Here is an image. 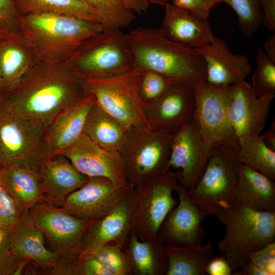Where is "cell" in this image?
<instances>
[{
	"instance_id": "41",
	"label": "cell",
	"mask_w": 275,
	"mask_h": 275,
	"mask_svg": "<svg viewBox=\"0 0 275 275\" xmlns=\"http://www.w3.org/2000/svg\"><path fill=\"white\" fill-rule=\"evenodd\" d=\"M75 275H111V273L94 256L77 257Z\"/></svg>"
},
{
	"instance_id": "49",
	"label": "cell",
	"mask_w": 275,
	"mask_h": 275,
	"mask_svg": "<svg viewBox=\"0 0 275 275\" xmlns=\"http://www.w3.org/2000/svg\"><path fill=\"white\" fill-rule=\"evenodd\" d=\"M265 53L269 59L275 63V34L265 41L264 44Z\"/></svg>"
},
{
	"instance_id": "10",
	"label": "cell",
	"mask_w": 275,
	"mask_h": 275,
	"mask_svg": "<svg viewBox=\"0 0 275 275\" xmlns=\"http://www.w3.org/2000/svg\"><path fill=\"white\" fill-rule=\"evenodd\" d=\"M194 89L193 121L205 143L212 149L219 145H237L229 117L232 85H215L205 81Z\"/></svg>"
},
{
	"instance_id": "7",
	"label": "cell",
	"mask_w": 275,
	"mask_h": 275,
	"mask_svg": "<svg viewBox=\"0 0 275 275\" xmlns=\"http://www.w3.org/2000/svg\"><path fill=\"white\" fill-rule=\"evenodd\" d=\"M238 145H219L211 151L198 183L187 189L194 203L207 214L216 215L236 198L240 164Z\"/></svg>"
},
{
	"instance_id": "50",
	"label": "cell",
	"mask_w": 275,
	"mask_h": 275,
	"mask_svg": "<svg viewBox=\"0 0 275 275\" xmlns=\"http://www.w3.org/2000/svg\"><path fill=\"white\" fill-rule=\"evenodd\" d=\"M211 9L222 2V0H204Z\"/></svg>"
},
{
	"instance_id": "21",
	"label": "cell",
	"mask_w": 275,
	"mask_h": 275,
	"mask_svg": "<svg viewBox=\"0 0 275 275\" xmlns=\"http://www.w3.org/2000/svg\"><path fill=\"white\" fill-rule=\"evenodd\" d=\"M202 57L206 81L215 85H233L244 80L252 71L248 59L231 52L223 40L214 37L209 44L196 48Z\"/></svg>"
},
{
	"instance_id": "6",
	"label": "cell",
	"mask_w": 275,
	"mask_h": 275,
	"mask_svg": "<svg viewBox=\"0 0 275 275\" xmlns=\"http://www.w3.org/2000/svg\"><path fill=\"white\" fill-rule=\"evenodd\" d=\"M141 71L134 67L124 73L108 77L82 79L86 93L97 104L127 128H149L144 104L139 94Z\"/></svg>"
},
{
	"instance_id": "4",
	"label": "cell",
	"mask_w": 275,
	"mask_h": 275,
	"mask_svg": "<svg viewBox=\"0 0 275 275\" xmlns=\"http://www.w3.org/2000/svg\"><path fill=\"white\" fill-rule=\"evenodd\" d=\"M46 128L25 118L0 99V168L22 167L38 173L46 159Z\"/></svg>"
},
{
	"instance_id": "51",
	"label": "cell",
	"mask_w": 275,
	"mask_h": 275,
	"mask_svg": "<svg viewBox=\"0 0 275 275\" xmlns=\"http://www.w3.org/2000/svg\"><path fill=\"white\" fill-rule=\"evenodd\" d=\"M171 0H148L150 4H156L160 5L162 6H165L167 4L169 3Z\"/></svg>"
},
{
	"instance_id": "38",
	"label": "cell",
	"mask_w": 275,
	"mask_h": 275,
	"mask_svg": "<svg viewBox=\"0 0 275 275\" xmlns=\"http://www.w3.org/2000/svg\"><path fill=\"white\" fill-rule=\"evenodd\" d=\"M21 266L12 248L8 231L0 228V275L20 274Z\"/></svg>"
},
{
	"instance_id": "19",
	"label": "cell",
	"mask_w": 275,
	"mask_h": 275,
	"mask_svg": "<svg viewBox=\"0 0 275 275\" xmlns=\"http://www.w3.org/2000/svg\"><path fill=\"white\" fill-rule=\"evenodd\" d=\"M195 97L193 87L172 84L157 99L144 105L151 127L174 134L193 120Z\"/></svg>"
},
{
	"instance_id": "24",
	"label": "cell",
	"mask_w": 275,
	"mask_h": 275,
	"mask_svg": "<svg viewBox=\"0 0 275 275\" xmlns=\"http://www.w3.org/2000/svg\"><path fill=\"white\" fill-rule=\"evenodd\" d=\"M160 28L164 34L177 43L197 48L214 39L208 19L193 15L173 4H167Z\"/></svg>"
},
{
	"instance_id": "29",
	"label": "cell",
	"mask_w": 275,
	"mask_h": 275,
	"mask_svg": "<svg viewBox=\"0 0 275 275\" xmlns=\"http://www.w3.org/2000/svg\"><path fill=\"white\" fill-rule=\"evenodd\" d=\"M128 129L101 108L95 101L88 115L84 133L103 149L119 152Z\"/></svg>"
},
{
	"instance_id": "44",
	"label": "cell",
	"mask_w": 275,
	"mask_h": 275,
	"mask_svg": "<svg viewBox=\"0 0 275 275\" xmlns=\"http://www.w3.org/2000/svg\"><path fill=\"white\" fill-rule=\"evenodd\" d=\"M262 23L268 31H275V0H261Z\"/></svg>"
},
{
	"instance_id": "48",
	"label": "cell",
	"mask_w": 275,
	"mask_h": 275,
	"mask_svg": "<svg viewBox=\"0 0 275 275\" xmlns=\"http://www.w3.org/2000/svg\"><path fill=\"white\" fill-rule=\"evenodd\" d=\"M259 136L263 142L269 148L275 151V122L273 121L269 127V129L265 132L260 134Z\"/></svg>"
},
{
	"instance_id": "2",
	"label": "cell",
	"mask_w": 275,
	"mask_h": 275,
	"mask_svg": "<svg viewBox=\"0 0 275 275\" xmlns=\"http://www.w3.org/2000/svg\"><path fill=\"white\" fill-rule=\"evenodd\" d=\"M125 36L134 67L140 71H153L173 84L193 88L206 81L205 63L200 53L171 40L160 28H139Z\"/></svg>"
},
{
	"instance_id": "46",
	"label": "cell",
	"mask_w": 275,
	"mask_h": 275,
	"mask_svg": "<svg viewBox=\"0 0 275 275\" xmlns=\"http://www.w3.org/2000/svg\"><path fill=\"white\" fill-rule=\"evenodd\" d=\"M127 8L133 12L142 14L149 8L148 0H122Z\"/></svg>"
},
{
	"instance_id": "35",
	"label": "cell",
	"mask_w": 275,
	"mask_h": 275,
	"mask_svg": "<svg viewBox=\"0 0 275 275\" xmlns=\"http://www.w3.org/2000/svg\"><path fill=\"white\" fill-rule=\"evenodd\" d=\"M256 67L252 77L251 85L258 96L274 94L275 63L266 56L262 48L258 50Z\"/></svg>"
},
{
	"instance_id": "12",
	"label": "cell",
	"mask_w": 275,
	"mask_h": 275,
	"mask_svg": "<svg viewBox=\"0 0 275 275\" xmlns=\"http://www.w3.org/2000/svg\"><path fill=\"white\" fill-rule=\"evenodd\" d=\"M28 212L52 251L67 258L77 257L82 236L95 221L78 218L45 202L36 203Z\"/></svg>"
},
{
	"instance_id": "17",
	"label": "cell",
	"mask_w": 275,
	"mask_h": 275,
	"mask_svg": "<svg viewBox=\"0 0 275 275\" xmlns=\"http://www.w3.org/2000/svg\"><path fill=\"white\" fill-rule=\"evenodd\" d=\"M177 206L168 214L157 233L163 244L193 247L202 244L205 232L201 226L207 214L193 201L188 189L178 185Z\"/></svg>"
},
{
	"instance_id": "5",
	"label": "cell",
	"mask_w": 275,
	"mask_h": 275,
	"mask_svg": "<svg viewBox=\"0 0 275 275\" xmlns=\"http://www.w3.org/2000/svg\"><path fill=\"white\" fill-rule=\"evenodd\" d=\"M81 79L118 75L134 67L125 34L106 28L83 43L71 55L67 66Z\"/></svg>"
},
{
	"instance_id": "43",
	"label": "cell",
	"mask_w": 275,
	"mask_h": 275,
	"mask_svg": "<svg viewBox=\"0 0 275 275\" xmlns=\"http://www.w3.org/2000/svg\"><path fill=\"white\" fill-rule=\"evenodd\" d=\"M233 270L223 256L212 257L205 268V273L208 275H231Z\"/></svg>"
},
{
	"instance_id": "13",
	"label": "cell",
	"mask_w": 275,
	"mask_h": 275,
	"mask_svg": "<svg viewBox=\"0 0 275 275\" xmlns=\"http://www.w3.org/2000/svg\"><path fill=\"white\" fill-rule=\"evenodd\" d=\"M136 205L135 187L129 184L120 203L110 212L94 221L86 230L77 257L91 256L110 243H115L123 248L134 227Z\"/></svg>"
},
{
	"instance_id": "45",
	"label": "cell",
	"mask_w": 275,
	"mask_h": 275,
	"mask_svg": "<svg viewBox=\"0 0 275 275\" xmlns=\"http://www.w3.org/2000/svg\"><path fill=\"white\" fill-rule=\"evenodd\" d=\"M16 14L14 0H0V23L10 22Z\"/></svg>"
},
{
	"instance_id": "28",
	"label": "cell",
	"mask_w": 275,
	"mask_h": 275,
	"mask_svg": "<svg viewBox=\"0 0 275 275\" xmlns=\"http://www.w3.org/2000/svg\"><path fill=\"white\" fill-rule=\"evenodd\" d=\"M0 185L14 199L22 212L44 202L38 173L22 167L0 168Z\"/></svg>"
},
{
	"instance_id": "14",
	"label": "cell",
	"mask_w": 275,
	"mask_h": 275,
	"mask_svg": "<svg viewBox=\"0 0 275 275\" xmlns=\"http://www.w3.org/2000/svg\"><path fill=\"white\" fill-rule=\"evenodd\" d=\"M211 150L193 120L173 135L168 168L178 169L175 172L180 185L187 189L196 186L204 171Z\"/></svg>"
},
{
	"instance_id": "3",
	"label": "cell",
	"mask_w": 275,
	"mask_h": 275,
	"mask_svg": "<svg viewBox=\"0 0 275 275\" xmlns=\"http://www.w3.org/2000/svg\"><path fill=\"white\" fill-rule=\"evenodd\" d=\"M216 216L225 227L217 249L233 271L249 260L250 253L275 242V212L254 210L236 197Z\"/></svg>"
},
{
	"instance_id": "53",
	"label": "cell",
	"mask_w": 275,
	"mask_h": 275,
	"mask_svg": "<svg viewBox=\"0 0 275 275\" xmlns=\"http://www.w3.org/2000/svg\"><path fill=\"white\" fill-rule=\"evenodd\" d=\"M82 1H85V0H82Z\"/></svg>"
},
{
	"instance_id": "9",
	"label": "cell",
	"mask_w": 275,
	"mask_h": 275,
	"mask_svg": "<svg viewBox=\"0 0 275 275\" xmlns=\"http://www.w3.org/2000/svg\"><path fill=\"white\" fill-rule=\"evenodd\" d=\"M23 30L38 48L48 52L72 55L85 41L105 29L99 22L51 13L25 15Z\"/></svg>"
},
{
	"instance_id": "22",
	"label": "cell",
	"mask_w": 275,
	"mask_h": 275,
	"mask_svg": "<svg viewBox=\"0 0 275 275\" xmlns=\"http://www.w3.org/2000/svg\"><path fill=\"white\" fill-rule=\"evenodd\" d=\"M95 102L94 96L86 93L77 102L60 114L46 128V158L61 153L84 133L88 115Z\"/></svg>"
},
{
	"instance_id": "32",
	"label": "cell",
	"mask_w": 275,
	"mask_h": 275,
	"mask_svg": "<svg viewBox=\"0 0 275 275\" xmlns=\"http://www.w3.org/2000/svg\"><path fill=\"white\" fill-rule=\"evenodd\" d=\"M239 159L271 179H275V151L263 142L259 134L240 138L238 140Z\"/></svg>"
},
{
	"instance_id": "34",
	"label": "cell",
	"mask_w": 275,
	"mask_h": 275,
	"mask_svg": "<svg viewBox=\"0 0 275 275\" xmlns=\"http://www.w3.org/2000/svg\"><path fill=\"white\" fill-rule=\"evenodd\" d=\"M261 0H222L229 5L238 17V24L242 34L253 35L262 23Z\"/></svg>"
},
{
	"instance_id": "30",
	"label": "cell",
	"mask_w": 275,
	"mask_h": 275,
	"mask_svg": "<svg viewBox=\"0 0 275 275\" xmlns=\"http://www.w3.org/2000/svg\"><path fill=\"white\" fill-rule=\"evenodd\" d=\"M163 248L168 261L166 275H206V266L213 257L210 241L193 247L164 244Z\"/></svg>"
},
{
	"instance_id": "39",
	"label": "cell",
	"mask_w": 275,
	"mask_h": 275,
	"mask_svg": "<svg viewBox=\"0 0 275 275\" xmlns=\"http://www.w3.org/2000/svg\"><path fill=\"white\" fill-rule=\"evenodd\" d=\"M22 213L17 202L0 185V228L10 231Z\"/></svg>"
},
{
	"instance_id": "25",
	"label": "cell",
	"mask_w": 275,
	"mask_h": 275,
	"mask_svg": "<svg viewBox=\"0 0 275 275\" xmlns=\"http://www.w3.org/2000/svg\"><path fill=\"white\" fill-rule=\"evenodd\" d=\"M237 198L259 211L275 212V183L266 175L241 164L236 186Z\"/></svg>"
},
{
	"instance_id": "15",
	"label": "cell",
	"mask_w": 275,
	"mask_h": 275,
	"mask_svg": "<svg viewBox=\"0 0 275 275\" xmlns=\"http://www.w3.org/2000/svg\"><path fill=\"white\" fill-rule=\"evenodd\" d=\"M129 184H117L104 177L89 178L80 187L68 195L61 207L70 214L96 220L112 211L126 194Z\"/></svg>"
},
{
	"instance_id": "27",
	"label": "cell",
	"mask_w": 275,
	"mask_h": 275,
	"mask_svg": "<svg viewBox=\"0 0 275 275\" xmlns=\"http://www.w3.org/2000/svg\"><path fill=\"white\" fill-rule=\"evenodd\" d=\"M31 54L16 35L0 30V78L3 95L12 90L30 69Z\"/></svg>"
},
{
	"instance_id": "36",
	"label": "cell",
	"mask_w": 275,
	"mask_h": 275,
	"mask_svg": "<svg viewBox=\"0 0 275 275\" xmlns=\"http://www.w3.org/2000/svg\"><path fill=\"white\" fill-rule=\"evenodd\" d=\"M91 256L95 257L111 275L132 274L129 261L123 248L115 243L103 245Z\"/></svg>"
},
{
	"instance_id": "54",
	"label": "cell",
	"mask_w": 275,
	"mask_h": 275,
	"mask_svg": "<svg viewBox=\"0 0 275 275\" xmlns=\"http://www.w3.org/2000/svg\"></svg>"
},
{
	"instance_id": "23",
	"label": "cell",
	"mask_w": 275,
	"mask_h": 275,
	"mask_svg": "<svg viewBox=\"0 0 275 275\" xmlns=\"http://www.w3.org/2000/svg\"><path fill=\"white\" fill-rule=\"evenodd\" d=\"M38 174L45 202L60 206L70 194L82 186L89 177L80 173L63 154L44 160Z\"/></svg>"
},
{
	"instance_id": "11",
	"label": "cell",
	"mask_w": 275,
	"mask_h": 275,
	"mask_svg": "<svg viewBox=\"0 0 275 275\" xmlns=\"http://www.w3.org/2000/svg\"><path fill=\"white\" fill-rule=\"evenodd\" d=\"M178 183L176 172L169 169L146 184L135 187L136 205L132 231L141 240L158 238L162 223L178 203L173 196Z\"/></svg>"
},
{
	"instance_id": "37",
	"label": "cell",
	"mask_w": 275,
	"mask_h": 275,
	"mask_svg": "<svg viewBox=\"0 0 275 275\" xmlns=\"http://www.w3.org/2000/svg\"><path fill=\"white\" fill-rule=\"evenodd\" d=\"M172 84L167 78L156 72L141 71L139 90L144 105L157 99Z\"/></svg>"
},
{
	"instance_id": "8",
	"label": "cell",
	"mask_w": 275,
	"mask_h": 275,
	"mask_svg": "<svg viewBox=\"0 0 275 275\" xmlns=\"http://www.w3.org/2000/svg\"><path fill=\"white\" fill-rule=\"evenodd\" d=\"M172 136L152 127L128 128L119 151L128 184L142 186L169 169Z\"/></svg>"
},
{
	"instance_id": "26",
	"label": "cell",
	"mask_w": 275,
	"mask_h": 275,
	"mask_svg": "<svg viewBox=\"0 0 275 275\" xmlns=\"http://www.w3.org/2000/svg\"><path fill=\"white\" fill-rule=\"evenodd\" d=\"M123 250L129 261L132 274L166 275L168 261L163 244L158 238L142 240L132 231Z\"/></svg>"
},
{
	"instance_id": "20",
	"label": "cell",
	"mask_w": 275,
	"mask_h": 275,
	"mask_svg": "<svg viewBox=\"0 0 275 275\" xmlns=\"http://www.w3.org/2000/svg\"><path fill=\"white\" fill-rule=\"evenodd\" d=\"M274 97L272 94L258 96L245 80L232 85L229 117L237 140L261 134Z\"/></svg>"
},
{
	"instance_id": "1",
	"label": "cell",
	"mask_w": 275,
	"mask_h": 275,
	"mask_svg": "<svg viewBox=\"0 0 275 275\" xmlns=\"http://www.w3.org/2000/svg\"><path fill=\"white\" fill-rule=\"evenodd\" d=\"M82 79L68 66H37L2 96L17 113L47 128L64 110L86 94Z\"/></svg>"
},
{
	"instance_id": "47",
	"label": "cell",
	"mask_w": 275,
	"mask_h": 275,
	"mask_svg": "<svg viewBox=\"0 0 275 275\" xmlns=\"http://www.w3.org/2000/svg\"><path fill=\"white\" fill-rule=\"evenodd\" d=\"M232 273L233 275H267L262 269L251 261H247L239 269Z\"/></svg>"
},
{
	"instance_id": "18",
	"label": "cell",
	"mask_w": 275,
	"mask_h": 275,
	"mask_svg": "<svg viewBox=\"0 0 275 275\" xmlns=\"http://www.w3.org/2000/svg\"><path fill=\"white\" fill-rule=\"evenodd\" d=\"M59 153L64 155L80 173L89 178L104 177L119 185L129 184L119 152L103 149L85 133Z\"/></svg>"
},
{
	"instance_id": "33",
	"label": "cell",
	"mask_w": 275,
	"mask_h": 275,
	"mask_svg": "<svg viewBox=\"0 0 275 275\" xmlns=\"http://www.w3.org/2000/svg\"><path fill=\"white\" fill-rule=\"evenodd\" d=\"M93 10L98 22L106 28L121 29L128 26L135 18L134 12L122 0H85Z\"/></svg>"
},
{
	"instance_id": "42",
	"label": "cell",
	"mask_w": 275,
	"mask_h": 275,
	"mask_svg": "<svg viewBox=\"0 0 275 275\" xmlns=\"http://www.w3.org/2000/svg\"><path fill=\"white\" fill-rule=\"evenodd\" d=\"M177 7L193 15L208 19L211 10L204 0H171Z\"/></svg>"
},
{
	"instance_id": "52",
	"label": "cell",
	"mask_w": 275,
	"mask_h": 275,
	"mask_svg": "<svg viewBox=\"0 0 275 275\" xmlns=\"http://www.w3.org/2000/svg\"><path fill=\"white\" fill-rule=\"evenodd\" d=\"M3 95V86L2 80L0 78V99L2 98Z\"/></svg>"
},
{
	"instance_id": "16",
	"label": "cell",
	"mask_w": 275,
	"mask_h": 275,
	"mask_svg": "<svg viewBox=\"0 0 275 275\" xmlns=\"http://www.w3.org/2000/svg\"><path fill=\"white\" fill-rule=\"evenodd\" d=\"M13 251L21 264L31 262L36 268L53 274H62L74 258H64L45 246L42 232L28 211L23 212L8 231Z\"/></svg>"
},
{
	"instance_id": "31",
	"label": "cell",
	"mask_w": 275,
	"mask_h": 275,
	"mask_svg": "<svg viewBox=\"0 0 275 275\" xmlns=\"http://www.w3.org/2000/svg\"><path fill=\"white\" fill-rule=\"evenodd\" d=\"M14 2L16 13H51L99 22L93 10L82 0H14Z\"/></svg>"
},
{
	"instance_id": "40",
	"label": "cell",
	"mask_w": 275,
	"mask_h": 275,
	"mask_svg": "<svg viewBox=\"0 0 275 275\" xmlns=\"http://www.w3.org/2000/svg\"><path fill=\"white\" fill-rule=\"evenodd\" d=\"M248 257L250 261L264 270L267 275L275 274V242L250 253Z\"/></svg>"
}]
</instances>
